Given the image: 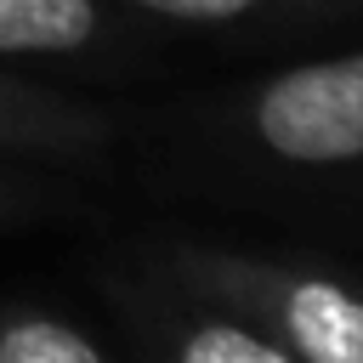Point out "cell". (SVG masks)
Wrapping results in <instances>:
<instances>
[{
	"instance_id": "obj_7",
	"label": "cell",
	"mask_w": 363,
	"mask_h": 363,
	"mask_svg": "<svg viewBox=\"0 0 363 363\" xmlns=\"http://www.w3.org/2000/svg\"><path fill=\"white\" fill-rule=\"evenodd\" d=\"M130 6L159 11V17H176V23H227V17L255 11L261 0H130Z\"/></svg>"
},
{
	"instance_id": "obj_6",
	"label": "cell",
	"mask_w": 363,
	"mask_h": 363,
	"mask_svg": "<svg viewBox=\"0 0 363 363\" xmlns=\"http://www.w3.org/2000/svg\"><path fill=\"white\" fill-rule=\"evenodd\" d=\"M170 352L182 363H289V346L272 329H250V323H227V318L193 323Z\"/></svg>"
},
{
	"instance_id": "obj_4",
	"label": "cell",
	"mask_w": 363,
	"mask_h": 363,
	"mask_svg": "<svg viewBox=\"0 0 363 363\" xmlns=\"http://www.w3.org/2000/svg\"><path fill=\"white\" fill-rule=\"evenodd\" d=\"M96 119L74 102L40 96L34 85L0 79V147H85L96 142Z\"/></svg>"
},
{
	"instance_id": "obj_2",
	"label": "cell",
	"mask_w": 363,
	"mask_h": 363,
	"mask_svg": "<svg viewBox=\"0 0 363 363\" xmlns=\"http://www.w3.org/2000/svg\"><path fill=\"white\" fill-rule=\"evenodd\" d=\"M233 295L272 318V335L289 346V357L306 363H363V295H352L335 278L318 272H284V267H250V261H221L216 267Z\"/></svg>"
},
{
	"instance_id": "obj_3",
	"label": "cell",
	"mask_w": 363,
	"mask_h": 363,
	"mask_svg": "<svg viewBox=\"0 0 363 363\" xmlns=\"http://www.w3.org/2000/svg\"><path fill=\"white\" fill-rule=\"evenodd\" d=\"M96 34V0H0V57H68Z\"/></svg>"
},
{
	"instance_id": "obj_1",
	"label": "cell",
	"mask_w": 363,
	"mask_h": 363,
	"mask_svg": "<svg viewBox=\"0 0 363 363\" xmlns=\"http://www.w3.org/2000/svg\"><path fill=\"white\" fill-rule=\"evenodd\" d=\"M255 136L295 164L363 159V51L289 68L255 91Z\"/></svg>"
},
{
	"instance_id": "obj_5",
	"label": "cell",
	"mask_w": 363,
	"mask_h": 363,
	"mask_svg": "<svg viewBox=\"0 0 363 363\" xmlns=\"http://www.w3.org/2000/svg\"><path fill=\"white\" fill-rule=\"evenodd\" d=\"M0 363H102V346L62 318L17 312L0 323Z\"/></svg>"
}]
</instances>
